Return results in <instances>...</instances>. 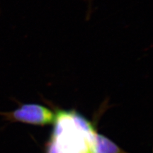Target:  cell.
<instances>
[{
  "mask_svg": "<svg viewBox=\"0 0 153 153\" xmlns=\"http://www.w3.org/2000/svg\"><path fill=\"white\" fill-rule=\"evenodd\" d=\"M50 153H91L94 128L90 122L74 112L56 114Z\"/></svg>",
  "mask_w": 153,
  "mask_h": 153,
  "instance_id": "obj_1",
  "label": "cell"
},
{
  "mask_svg": "<svg viewBox=\"0 0 153 153\" xmlns=\"http://www.w3.org/2000/svg\"><path fill=\"white\" fill-rule=\"evenodd\" d=\"M4 115L14 121L37 126L54 123L56 118V114L52 110L37 104H23L19 108Z\"/></svg>",
  "mask_w": 153,
  "mask_h": 153,
  "instance_id": "obj_2",
  "label": "cell"
},
{
  "mask_svg": "<svg viewBox=\"0 0 153 153\" xmlns=\"http://www.w3.org/2000/svg\"><path fill=\"white\" fill-rule=\"evenodd\" d=\"M91 153H128L104 135L94 132L91 142Z\"/></svg>",
  "mask_w": 153,
  "mask_h": 153,
  "instance_id": "obj_3",
  "label": "cell"
}]
</instances>
